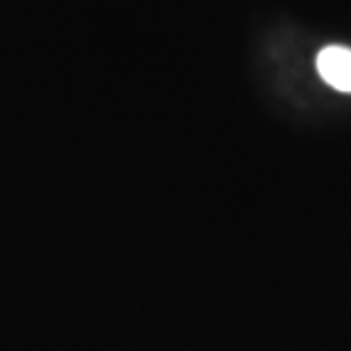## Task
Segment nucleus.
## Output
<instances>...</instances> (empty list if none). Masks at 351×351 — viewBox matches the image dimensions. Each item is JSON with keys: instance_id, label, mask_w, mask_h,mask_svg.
Here are the masks:
<instances>
[{"instance_id": "1", "label": "nucleus", "mask_w": 351, "mask_h": 351, "mask_svg": "<svg viewBox=\"0 0 351 351\" xmlns=\"http://www.w3.org/2000/svg\"><path fill=\"white\" fill-rule=\"evenodd\" d=\"M317 71L333 89L351 94V48L328 46L317 55Z\"/></svg>"}]
</instances>
